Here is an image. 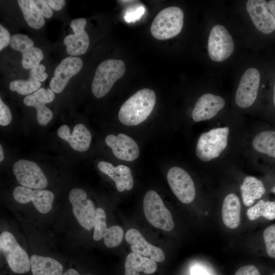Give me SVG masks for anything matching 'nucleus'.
Masks as SVG:
<instances>
[{"mask_svg":"<svg viewBox=\"0 0 275 275\" xmlns=\"http://www.w3.org/2000/svg\"><path fill=\"white\" fill-rule=\"evenodd\" d=\"M263 238L268 255L275 258V224L265 229Z\"/></svg>","mask_w":275,"mask_h":275,"instance_id":"nucleus-34","label":"nucleus"},{"mask_svg":"<svg viewBox=\"0 0 275 275\" xmlns=\"http://www.w3.org/2000/svg\"><path fill=\"white\" fill-rule=\"evenodd\" d=\"M156 102V95L151 89L144 88L130 97L121 106L119 121L126 126L140 124L149 117Z\"/></svg>","mask_w":275,"mask_h":275,"instance_id":"nucleus-1","label":"nucleus"},{"mask_svg":"<svg viewBox=\"0 0 275 275\" xmlns=\"http://www.w3.org/2000/svg\"><path fill=\"white\" fill-rule=\"evenodd\" d=\"M241 204L239 198L234 194H229L225 198L222 209V219L230 229L238 227L240 223Z\"/></svg>","mask_w":275,"mask_h":275,"instance_id":"nucleus-21","label":"nucleus"},{"mask_svg":"<svg viewBox=\"0 0 275 275\" xmlns=\"http://www.w3.org/2000/svg\"><path fill=\"white\" fill-rule=\"evenodd\" d=\"M57 134L59 138L68 142L76 151H85L90 147L92 135L83 124L76 125L71 134L69 127L66 125H63L58 129Z\"/></svg>","mask_w":275,"mask_h":275,"instance_id":"nucleus-18","label":"nucleus"},{"mask_svg":"<svg viewBox=\"0 0 275 275\" xmlns=\"http://www.w3.org/2000/svg\"><path fill=\"white\" fill-rule=\"evenodd\" d=\"M246 214L251 221H254L260 216L273 220L275 219V202L260 200L248 209Z\"/></svg>","mask_w":275,"mask_h":275,"instance_id":"nucleus-28","label":"nucleus"},{"mask_svg":"<svg viewBox=\"0 0 275 275\" xmlns=\"http://www.w3.org/2000/svg\"><path fill=\"white\" fill-rule=\"evenodd\" d=\"M229 128L218 127L202 133L199 137L196 153L202 161H208L217 157L228 145Z\"/></svg>","mask_w":275,"mask_h":275,"instance_id":"nucleus-4","label":"nucleus"},{"mask_svg":"<svg viewBox=\"0 0 275 275\" xmlns=\"http://www.w3.org/2000/svg\"><path fill=\"white\" fill-rule=\"evenodd\" d=\"M14 199L18 203L26 204L32 201L36 209L41 213H47L52 208L54 194L48 190L34 189L18 186L13 190Z\"/></svg>","mask_w":275,"mask_h":275,"instance_id":"nucleus-12","label":"nucleus"},{"mask_svg":"<svg viewBox=\"0 0 275 275\" xmlns=\"http://www.w3.org/2000/svg\"><path fill=\"white\" fill-rule=\"evenodd\" d=\"M47 2L50 8L54 11L62 9L66 4L64 0H48Z\"/></svg>","mask_w":275,"mask_h":275,"instance_id":"nucleus-42","label":"nucleus"},{"mask_svg":"<svg viewBox=\"0 0 275 275\" xmlns=\"http://www.w3.org/2000/svg\"><path fill=\"white\" fill-rule=\"evenodd\" d=\"M62 275H80L78 272L74 269L70 268L65 271ZM91 275V274H87Z\"/></svg>","mask_w":275,"mask_h":275,"instance_id":"nucleus-45","label":"nucleus"},{"mask_svg":"<svg viewBox=\"0 0 275 275\" xmlns=\"http://www.w3.org/2000/svg\"><path fill=\"white\" fill-rule=\"evenodd\" d=\"M83 66L82 60L69 56L63 59L54 71V76L50 81V89L56 93H61L70 79L78 73Z\"/></svg>","mask_w":275,"mask_h":275,"instance_id":"nucleus-13","label":"nucleus"},{"mask_svg":"<svg viewBox=\"0 0 275 275\" xmlns=\"http://www.w3.org/2000/svg\"><path fill=\"white\" fill-rule=\"evenodd\" d=\"M10 44L12 48L22 54L27 49L33 46L34 42L25 35L16 34L11 37Z\"/></svg>","mask_w":275,"mask_h":275,"instance_id":"nucleus-33","label":"nucleus"},{"mask_svg":"<svg viewBox=\"0 0 275 275\" xmlns=\"http://www.w3.org/2000/svg\"><path fill=\"white\" fill-rule=\"evenodd\" d=\"M167 178L172 192L181 202L189 204L194 200L195 184L186 171L178 167H173L168 171Z\"/></svg>","mask_w":275,"mask_h":275,"instance_id":"nucleus-10","label":"nucleus"},{"mask_svg":"<svg viewBox=\"0 0 275 275\" xmlns=\"http://www.w3.org/2000/svg\"><path fill=\"white\" fill-rule=\"evenodd\" d=\"M240 190L243 203L246 206H251L256 200L260 199L265 192L262 182L252 176L245 177Z\"/></svg>","mask_w":275,"mask_h":275,"instance_id":"nucleus-23","label":"nucleus"},{"mask_svg":"<svg viewBox=\"0 0 275 275\" xmlns=\"http://www.w3.org/2000/svg\"><path fill=\"white\" fill-rule=\"evenodd\" d=\"M234 44L228 30L222 25H216L211 29L208 40V52L215 62H222L233 53Z\"/></svg>","mask_w":275,"mask_h":275,"instance_id":"nucleus-8","label":"nucleus"},{"mask_svg":"<svg viewBox=\"0 0 275 275\" xmlns=\"http://www.w3.org/2000/svg\"><path fill=\"white\" fill-rule=\"evenodd\" d=\"M260 81L259 71L255 68L248 69L242 76L235 95V102L241 108H247L255 102Z\"/></svg>","mask_w":275,"mask_h":275,"instance_id":"nucleus-11","label":"nucleus"},{"mask_svg":"<svg viewBox=\"0 0 275 275\" xmlns=\"http://www.w3.org/2000/svg\"><path fill=\"white\" fill-rule=\"evenodd\" d=\"M17 2L25 21L30 27L39 29L44 26L45 20L34 1L19 0Z\"/></svg>","mask_w":275,"mask_h":275,"instance_id":"nucleus-25","label":"nucleus"},{"mask_svg":"<svg viewBox=\"0 0 275 275\" xmlns=\"http://www.w3.org/2000/svg\"><path fill=\"white\" fill-rule=\"evenodd\" d=\"M246 7L251 20L259 31L268 34L274 31V20L266 1L249 0Z\"/></svg>","mask_w":275,"mask_h":275,"instance_id":"nucleus-15","label":"nucleus"},{"mask_svg":"<svg viewBox=\"0 0 275 275\" xmlns=\"http://www.w3.org/2000/svg\"><path fill=\"white\" fill-rule=\"evenodd\" d=\"M34 2L39 11L43 17L49 18L52 16V10L49 6L47 1L35 0L34 1Z\"/></svg>","mask_w":275,"mask_h":275,"instance_id":"nucleus-38","label":"nucleus"},{"mask_svg":"<svg viewBox=\"0 0 275 275\" xmlns=\"http://www.w3.org/2000/svg\"><path fill=\"white\" fill-rule=\"evenodd\" d=\"M125 238L130 245L132 252L150 258L156 262H162L164 260L165 255L163 251L148 242L138 230L134 228L129 229L125 233Z\"/></svg>","mask_w":275,"mask_h":275,"instance_id":"nucleus-16","label":"nucleus"},{"mask_svg":"<svg viewBox=\"0 0 275 275\" xmlns=\"http://www.w3.org/2000/svg\"><path fill=\"white\" fill-rule=\"evenodd\" d=\"M22 56V65L26 69H32L40 64V62L44 58L42 50L34 46L27 49Z\"/></svg>","mask_w":275,"mask_h":275,"instance_id":"nucleus-30","label":"nucleus"},{"mask_svg":"<svg viewBox=\"0 0 275 275\" xmlns=\"http://www.w3.org/2000/svg\"><path fill=\"white\" fill-rule=\"evenodd\" d=\"M30 263L33 275H62V265L52 258L33 255Z\"/></svg>","mask_w":275,"mask_h":275,"instance_id":"nucleus-22","label":"nucleus"},{"mask_svg":"<svg viewBox=\"0 0 275 275\" xmlns=\"http://www.w3.org/2000/svg\"><path fill=\"white\" fill-rule=\"evenodd\" d=\"M272 191L275 194V186L272 189Z\"/></svg>","mask_w":275,"mask_h":275,"instance_id":"nucleus-48","label":"nucleus"},{"mask_svg":"<svg viewBox=\"0 0 275 275\" xmlns=\"http://www.w3.org/2000/svg\"><path fill=\"white\" fill-rule=\"evenodd\" d=\"M156 262L138 253L131 252L126 258L124 275L150 274L157 269Z\"/></svg>","mask_w":275,"mask_h":275,"instance_id":"nucleus-20","label":"nucleus"},{"mask_svg":"<svg viewBox=\"0 0 275 275\" xmlns=\"http://www.w3.org/2000/svg\"><path fill=\"white\" fill-rule=\"evenodd\" d=\"M87 198L86 191L79 188H73L69 195L74 216L81 226L90 230L94 227L96 209L94 202Z\"/></svg>","mask_w":275,"mask_h":275,"instance_id":"nucleus-7","label":"nucleus"},{"mask_svg":"<svg viewBox=\"0 0 275 275\" xmlns=\"http://www.w3.org/2000/svg\"><path fill=\"white\" fill-rule=\"evenodd\" d=\"M23 101L25 105L36 108L37 121L41 125L47 124L52 119V111L45 106L44 101L38 99L34 93L25 96Z\"/></svg>","mask_w":275,"mask_h":275,"instance_id":"nucleus-27","label":"nucleus"},{"mask_svg":"<svg viewBox=\"0 0 275 275\" xmlns=\"http://www.w3.org/2000/svg\"><path fill=\"white\" fill-rule=\"evenodd\" d=\"M64 44L66 46L67 53L72 57L84 54L89 46V37L85 31L70 34L65 37Z\"/></svg>","mask_w":275,"mask_h":275,"instance_id":"nucleus-24","label":"nucleus"},{"mask_svg":"<svg viewBox=\"0 0 275 275\" xmlns=\"http://www.w3.org/2000/svg\"><path fill=\"white\" fill-rule=\"evenodd\" d=\"M100 171L107 175L116 183L117 189L123 192L129 190L133 186V179L130 169L127 166L120 164L114 167L112 163L101 161L98 163Z\"/></svg>","mask_w":275,"mask_h":275,"instance_id":"nucleus-19","label":"nucleus"},{"mask_svg":"<svg viewBox=\"0 0 275 275\" xmlns=\"http://www.w3.org/2000/svg\"><path fill=\"white\" fill-rule=\"evenodd\" d=\"M143 209L146 219L155 228L166 231L174 228L172 214L155 191L150 190L146 193L143 200Z\"/></svg>","mask_w":275,"mask_h":275,"instance_id":"nucleus-5","label":"nucleus"},{"mask_svg":"<svg viewBox=\"0 0 275 275\" xmlns=\"http://www.w3.org/2000/svg\"><path fill=\"white\" fill-rule=\"evenodd\" d=\"M41 84L40 81L29 78L26 80H14L9 85L10 90L21 95H26L38 90Z\"/></svg>","mask_w":275,"mask_h":275,"instance_id":"nucleus-29","label":"nucleus"},{"mask_svg":"<svg viewBox=\"0 0 275 275\" xmlns=\"http://www.w3.org/2000/svg\"><path fill=\"white\" fill-rule=\"evenodd\" d=\"M225 105L224 99L211 93L202 95L193 111L192 118L195 122L209 120L214 117Z\"/></svg>","mask_w":275,"mask_h":275,"instance_id":"nucleus-17","label":"nucleus"},{"mask_svg":"<svg viewBox=\"0 0 275 275\" xmlns=\"http://www.w3.org/2000/svg\"><path fill=\"white\" fill-rule=\"evenodd\" d=\"M252 145L258 152L275 158V131L268 130L258 133L252 141Z\"/></svg>","mask_w":275,"mask_h":275,"instance_id":"nucleus-26","label":"nucleus"},{"mask_svg":"<svg viewBox=\"0 0 275 275\" xmlns=\"http://www.w3.org/2000/svg\"><path fill=\"white\" fill-rule=\"evenodd\" d=\"M0 250L11 269L16 273H24L31 268L30 259L9 232L4 231L0 235Z\"/></svg>","mask_w":275,"mask_h":275,"instance_id":"nucleus-6","label":"nucleus"},{"mask_svg":"<svg viewBox=\"0 0 275 275\" xmlns=\"http://www.w3.org/2000/svg\"><path fill=\"white\" fill-rule=\"evenodd\" d=\"M11 36L9 31L0 25V50L7 47L11 41Z\"/></svg>","mask_w":275,"mask_h":275,"instance_id":"nucleus-40","label":"nucleus"},{"mask_svg":"<svg viewBox=\"0 0 275 275\" xmlns=\"http://www.w3.org/2000/svg\"><path fill=\"white\" fill-rule=\"evenodd\" d=\"M87 21L84 18H79L72 20L70 26L72 29L74 34H77L85 31Z\"/></svg>","mask_w":275,"mask_h":275,"instance_id":"nucleus-39","label":"nucleus"},{"mask_svg":"<svg viewBox=\"0 0 275 275\" xmlns=\"http://www.w3.org/2000/svg\"><path fill=\"white\" fill-rule=\"evenodd\" d=\"M33 93L38 99L43 100L46 103L52 102L55 98V93L50 88L45 89L41 88Z\"/></svg>","mask_w":275,"mask_h":275,"instance_id":"nucleus-36","label":"nucleus"},{"mask_svg":"<svg viewBox=\"0 0 275 275\" xmlns=\"http://www.w3.org/2000/svg\"><path fill=\"white\" fill-rule=\"evenodd\" d=\"M13 172L21 186L42 189L47 186L46 176L39 166L34 161L25 159L17 161L13 164Z\"/></svg>","mask_w":275,"mask_h":275,"instance_id":"nucleus-9","label":"nucleus"},{"mask_svg":"<svg viewBox=\"0 0 275 275\" xmlns=\"http://www.w3.org/2000/svg\"><path fill=\"white\" fill-rule=\"evenodd\" d=\"M192 275H208L204 270L200 268H195L192 270Z\"/></svg>","mask_w":275,"mask_h":275,"instance_id":"nucleus-44","label":"nucleus"},{"mask_svg":"<svg viewBox=\"0 0 275 275\" xmlns=\"http://www.w3.org/2000/svg\"><path fill=\"white\" fill-rule=\"evenodd\" d=\"M12 120V115L8 106L0 99V125L7 126Z\"/></svg>","mask_w":275,"mask_h":275,"instance_id":"nucleus-35","label":"nucleus"},{"mask_svg":"<svg viewBox=\"0 0 275 275\" xmlns=\"http://www.w3.org/2000/svg\"><path fill=\"white\" fill-rule=\"evenodd\" d=\"M272 275H275V273H274L273 274H272Z\"/></svg>","mask_w":275,"mask_h":275,"instance_id":"nucleus-49","label":"nucleus"},{"mask_svg":"<svg viewBox=\"0 0 275 275\" xmlns=\"http://www.w3.org/2000/svg\"><path fill=\"white\" fill-rule=\"evenodd\" d=\"M268 5L269 11L273 17L275 23V0L269 1Z\"/></svg>","mask_w":275,"mask_h":275,"instance_id":"nucleus-43","label":"nucleus"},{"mask_svg":"<svg viewBox=\"0 0 275 275\" xmlns=\"http://www.w3.org/2000/svg\"><path fill=\"white\" fill-rule=\"evenodd\" d=\"M234 275H260V273L256 266L248 265L239 268Z\"/></svg>","mask_w":275,"mask_h":275,"instance_id":"nucleus-41","label":"nucleus"},{"mask_svg":"<svg viewBox=\"0 0 275 275\" xmlns=\"http://www.w3.org/2000/svg\"><path fill=\"white\" fill-rule=\"evenodd\" d=\"M45 67L43 64H39L31 69L29 78L39 81H43L47 77V74L44 71Z\"/></svg>","mask_w":275,"mask_h":275,"instance_id":"nucleus-37","label":"nucleus"},{"mask_svg":"<svg viewBox=\"0 0 275 275\" xmlns=\"http://www.w3.org/2000/svg\"><path fill=\"white\" fill-rule=\"evenodd\" d=\"M273 103L275 106V84H274V89H273Z\"/></svg>","mask_w":275,"mask_h":275,"instance_id":"nucleus-47","label":"nucleus"},{"mask_svg":"<svg viewBox=\"0 0 275 275\" xmlns=\"http://www.w3.org/2000/svg\"><path fill=\"white\" fill-rule=\"evenodd\" d=\"M94 229L93 237L95 241H99L104 237L107 228L105 212L102 208H96Z\"/></svg>","mask_w":275,"mask_h":275,"instance_id":"nucleus-32","label":"nucleus"},{"mask_svg":"<svg viewBox=\"0 0 275 275\" xmlns=\"http://www.w3.org/2000/svg\"><path fill=\"white\" fill-rule=\"evenodd\" d=\"M105 142L119 159L131 161L139 156L140 149L137 143L127 134L122 133L117 136L109 134L106 136Z\"/></svg>","mask_w":275,"mask_h":275,"instance_id":"nucleus-14","label":"nucleus"},{"mask_svg":"<svg viewBox=\"0 0 275 275\" xmlns=\"http://www.w3.org/2000/svg\"><path fill=\"white\" fill-rule=\"evenodd\" d=\"M184 14L179 7L172 6L160 11L150 28L152 36L158 40H166L178 35L183 25Z\"/></svg>","mask_w":275,"mask_h":275,"instance_id":"nucleus-3","label":"nucleus"},{"mask_svg":"<svg viewBox=\"0 0 275 275\" xmlns=\"http://www.w3.org/2000/svg\"><path fill=\"white\" fill-rule=\"evenodd\" d=\"M124 236L123 229L118 226H113L107 228L103 237L105 246L113 248L119 245Z\"/></svg>","mask_w":275,"mask_h":275,"instance_id":"nucleus-31","label":"nucleus"},{"mask_svg":"<svg viewBox=\"0 0 275 275\" xmlns=\"http://www.w3.org/2000/svg\"><path fill=\"white\" fill-rule=\"evenodd\" d=\"M4 158V154L2 145H0V161L2 162Z\"/></svg>","mask_w":275,"mask_h":275,"instance_id":"nucleus-46","label":"nucleus"},{"mask_svg":"<svg viewBox=\"0 0 275 275\" xmlns=\"http://www.w3.org/2000/svg\"><path fill=\"white\" fill-rule=\"evenodd\" d=\"M125 72V63L122 60L108 59L102 62L98 66L92 82L91 90L95 97L100 98L105 96Z\"/></svg>","mask_w":275,"mask_h":275,"instance_id":"nucleus-2","label":"nucleus"}]
</instances>
